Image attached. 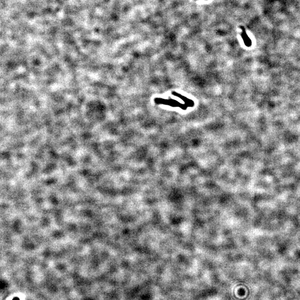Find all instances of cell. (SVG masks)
<instances>
[{
  "mask_svg": "<svg viewBox=\"0 0 300 300\" xmlns=\"http://www.w3.org/2000/svg\"><path fill=\"white\" fill-rule=\"evenodd\" d=\"M245 31H244V34H243V39H244V43L246 44V45H247L248 46H250L251 44V41L250 39L248 38V35H246V32H244Z\"/></svg>",
  "mask_w": 300,
  "mask_h": 300,
  "instance_id": "obj_1",
  "label": "cell"
}]
</instances>
